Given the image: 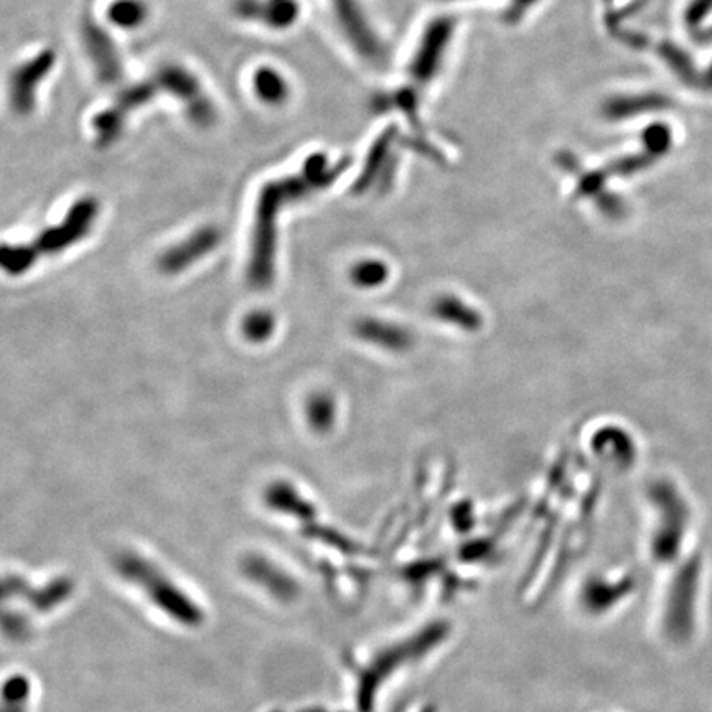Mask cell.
<instances>
[{
  "instance_id": "1",
  "label": "cell",
  "mask_w": 712,
  "mask_h": 712,
  "mask_svg": "<svg viewBox=\"0 0 712 712\" xmlns=\"http://www.w3.org/2000/svg\"><path fill=\"white\" fill-rule=\"evenodd\" d=\"M340 167H328L327 157L310 155L299 174L266 183L259 192L249 243L248 282L256 291L271 286L276 276L277 218L284 208L328 187Z\"/></svg>"
},
{
  "instance_id": "2",
  "label": "cell",
  "mask_w": 712,
  "mask_h": 712,
  "mask_svg": "<svg viewBox=\"0 0 712 712\" xmlns=\"http://www.w3.org/2000/svg\"><path fill=\"white\" fill-rule=\"evenodd\" d=\"M98 213V202L93 198L78 200L60 225L43 231L32 243L5 244L0 258L2 269L10 276H20L30 271L38 259L65 251L89 235Z\"/></svg>"
},
{
  "instance_id": "3",
  "label": "cell",
  "mask_w": 712,
  "mask_h": 712,
  "mask_svg": "<svg viewBox=\"0 0 712 712\" xmlns=\"http://www.w3.org/2000/svg\"><path fill=\"white\" fill-rule=\"evenodd\" d=\"M55 66V52L45 50L37 57L17 66L10 76V101L19 114L32 113L37 101V88Z\"/></svg>"
},
{
  "instance_id": "4",
  "label": "cell",
  "mask_w": 712,
  "mask_h": 712,
  "mask_svg": "<svg viewBox=\"0 0 712 712\" xmlns=\"http://www.w3.org/2000/svg\"><path fill=\"white\" fill-rule=\"evenodd\" d=\"M221 241L220 231L213 226H205L195 231L187 239L167 249L159 258V269L164 274H178L213 253Z\"/></svg>"
},
{
  "instance_id": "5",
  "label": "cell",
  "mask_w": 712,
  "mask_h": 712,
  "mask_svg": "<svg viewBox=\"0 0 712 712\" xmlns=\"http://www.w3.org/2000/svg\"><path fill=\"white\" fill-rule=\"evenodd\" d=\"M83 38H85L88 57L91 58V63L96 68L101 81L104 83L118 81L122 73L121 58H119L118 48L108 33L104 32L94 20H86Z\"/></svg>"
},
{
  "instance_id": "6",
  "label": "cell",
  "mask_w": 712,
  "mask_h": 712,
  "mask_svg": "<svg viewBox=\"0 0 712 712\" xmlns=\"http://www.w3.org/2000/svg\"><path fill=\"white\" fill-rule=\"evenodd\" d=\"M238 12L246 19L259 20L272 29H287L299 17L296 0H239Z\"/></svg>"
},
{
  "instance_id": "7",
  "label": "cell",
  "mask_w": 712,
  "mask_h": 712,
  "mask_svg": "<svg viewBox=\"0 0 712 712\" xmlns=\"http://www.w3.org/2000/svg\"><path fill=\"white\" fill-rule=\"evenodd\" d=\"M253 88L256 96L269 106L286 103L289 98V83L271 66H264L254 73Z\"/></svg>"
},
{
  "instance_id": "8",
  "label": "cell",
  "mask_w": 712,
  "mask_h": 712,
  "mask_svg": "<svg viewBox=\"0 0 712 712\" xmlns=\"http://www.w3.org/2000/svg\"><path fill=\"white\" fill-rule=\"evenodd\" d=\"M147 5L142 0H114L109 5V24L122 30L139 29L147 20Z\"/></svg>"
},
{
  "instance_id": "9",
  "label": "cell",
  "mask_w": 712,
  "mask_h": 712,
  "mask_svg": "<svg viewBox=\"0 0 712 712\" xmlns=\"http://www.w3.org/2000/svg\"><path fill=\"white\" fill-rule=\"evenodd\" d=\"M274 327H276V319H274V315L271 312L254 310L244 319V337L253 343L266 342L267 338L274 333Z\"/></svg>"
},
{
  "instance_id": "10",
  "label": "cell",
  "mask_w": 712,
  "mask_h": 712,
  "mask_svg": "<svg viewBox=\"0 0 712 712\" xmlns=\"http://www.w3.org/2000/svg\"><path fill=\"white\" fill-rule=\"evenodd\" d=\"M333 408L332 399L328 398L327 394H314L307 403V417H309L310 426L314 427L315 431H327L328 427L332 426Z\"/></svg>"
}]
</instances>
